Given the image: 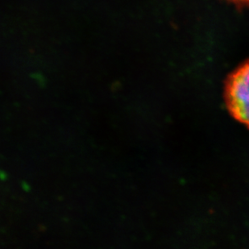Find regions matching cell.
Segmentation results:
<instances>
[{
    "instance_id": "obj_1",
    "label": "cell",
    "mask_w": 249,
    "mask_h": 249,
    "mask_svg": "<svg viewBox=\"0 0 249 249\" xmlns=\"http://www.w3.org/2000/svg\"><path fill=\"white\" fill-rule=\"evenodd\" d=\"M225 99L233 117L249 127V61L238 69L228 79Z\"/></svg>"
},
{
    "instance_id": "obj_2",
    "label": "cell",
    "mask_w": 249,
    "mask_h": 249,
    "mask_svg": "<svg viewBox=\"0 0 249 249\" xmlns=\"http://www.w3.org/2000/svg\"><path fill=\"white\" fill-rule=\"evenodd\" d=\"M238 1H243V2H249V0H238Z\"/></svg>"
}]
</instances>
